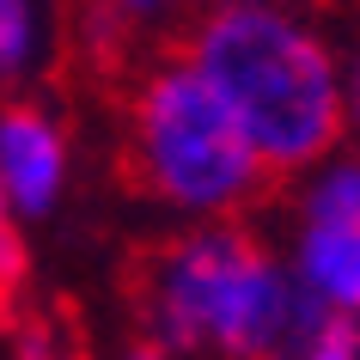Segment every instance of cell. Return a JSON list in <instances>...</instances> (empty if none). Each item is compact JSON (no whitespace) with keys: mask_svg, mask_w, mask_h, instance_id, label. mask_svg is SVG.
<instances>
[{"mask_svg":"<svg viewBox=\"0 0 360 360\" xmlns=\"http://www.w3.org/2000/svg\"><path fill=\"white\" fill-rule=\"evenodd\" d=\"M19 287H25V245H19V232H13L6 220H0V330L13 323Z\"/></svg>","mask_w":360,"mask_h":360,"instance_id":"cell-8","label":"cell"},{"mask_svg":"<svg viewBox=\"0 0 360 360\" xmlns=\"http://www.w3.org/2000/svg\"><path fill=\"white\" fill-rule=\"evenodd\" d=\"M122 6H129V13H147V6H159V0H122Z\"/></svg>","mask_w":360,"mask_h":360,"instance_id":"cell-12","label":"cell"},{"mask_svg":"<svg viewBox=\"0 0 360 360\" xmlns=\"http://www.w3.org/2000/svg\"><path fill=\"white\" fill-rule=\"evenodd\" d=\"M25 31H31L25 0H0V74H13L25 61Z\"/></svg>","mask_w":360,"mask_h":360,"instance_id":"cell-9","label":"cell"},{"mask_svg":"<svg viewBox=\"0 0 360 360\" xmlns=\"http://www.w3.org/2000/svg\"><path fill=\"white\" fill-rule=\"evenodd\" d=\"M269 250L245 226L184 232V238H153L122 263V300L141 318V330L171 348H214V330L226 318L232 293Z\"/></svg>","mask_w":360,"mask_h":360,"instance_id":"cell-3","label":"cell"},{"mask_svg":"<svg viewBox=\"0 0 360 360\" xmlns=\"http://www.w3.org/2000/svg\"><path fill=\"white\" fill-rule=\"evenodd\" d=\"M116 171L129 190L171 208L245 214L257 208V195H269L257 147L238 129L232 104L184 56H171L134 86Z\"/></svg>","mask_w":360,"mask_h":360,"instance_id":"cell-2","label":"cell"},{"mask_svg":"<svg viewBox=\"0 0 360 360\" xmlns=\"http://www.w3.org/2000/svg\"><path fill=\"white\" fill-rule=\"evenodd\" d=\"M171 56H184L232 104L269 190L323 159L348 129V98L330 49L281 6L220 0L171 37Z\"/></svg>","mask_w":360,"mask_h":360,"instance_id":"cell-1","label":"cell"},{"mask_svg":"<svg viewBox=\"0 0 360 360\" xmlns=\"http://www.w3.org/2000/svg\"><path fill=\"white\" fill-rule=\"evenodd\" d=\"M19 348H25V360H92L86 342H79L74 305H61L56 323H19Z\"/></svg>","mask_w":360,"mask_h":360,"instance_id":"cell-7","label":"cell"},{"mask_svg":"<svg viewBox=\"0 0 360 360\" xmlns=\"http://www.w3.org/2000/svg\"><path fill=\"white\" fill-rule=\"evenodd\" d=\"M305 220H311V226L354 232L360 226V165H336L330 171L318 190H311V202H305Z\"/></svg>","mask_w":360,"mask_h":360,"instance_id":"cell-6","label":"cell"},{"mask_svg":"<svg viewBox=\"0 0 360 360\" xmlns=\"http://www.w3.org/2000/svg\"><path fill=\"white\" fill-rule=\"evenodd\" d=\"M354 129H360V61H354Z\"/></svg>","mask_w":360,"mask_h":360,"instance_id":"cell-11","label":"cell"},{"mask_svg":"<svg viewBox=\"0 0 360 360\" xmlns=\"http://www.w3.org/2000/svg\"><path fill=\"white\" fill-rule=\"evenodd\" d=\"M129 360H165V354H159V342H141V348H134Z\"/></svg>","mask_w":360,"mask_h":360,"instance_id":"cell-10","label":"cell"},{"mask_svg":"<svg viewBox=\"0 0 360 360\" xmlns=\"http://www.w3.org/2000/svg\"><path fill=\"white\" fill-rule=\"evenodd\" d=\"M305 287L330 300L336 311L360 318V226H311L305 232Z\"/></svg>","mask_w":360,"mask_h":360,"instance_id":"cell-5","label":"cell"},{"mask_svg":"<svg viewBox=\"0 0 360 360\" xmlns=\"http://www.w3.org/2000/svg\"><path fill=\"white\" fill-rule=\"evenodd\" d=\"M0 177L13 184L19 208H31V214L49 208V195L61 184V134L31 104H6L0 110Z\"/></svg>","mask_w":360,"mask_h":360,"instance_id":"cell-4","label":"cell"}]
</instances>
